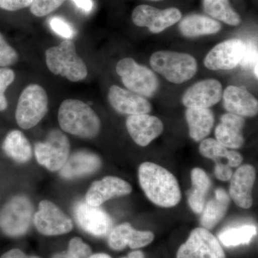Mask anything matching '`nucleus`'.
Returning a JSON list of instances; mask_svg holds the SVG:
<instances>
[{
    "mask_svg": "<svg viewBox=\"0 0 258 258\" xmlns=\"http://www.w3.org/2000/svg\"><path fill=\"white\" fill-rule=\"evenodd\" d=\"M139 179L146 196L157 206L170 208L179 203L181 193L177 179L163 166L144 162L139 168Z\"/></svg>",
    "mask_w": 258,
    "mask_h": 258,
    "instance_id": "nucleus-1",
    "label": "nucleus"
},
{
    "mask_svg": "<svg viewBox=\"0 0 258 258\" xmlns=\"http://www.w3.org/2000/svg\"><path fill=\"white\" fill-rule=\"evenodd\" d=\"M58 122L63 132L81 138H94L101 129V120L96 112L79 100L62 101L58 110Z\"/></svg>",
    "mask_w": 258,
    "mask_h": 258,
    "instance_id": "nucleus-2",
    "label": "nucleus"
},
{
    "mask_svg": "<svg viewBox=\"0 0 258 258\" xmlns=\"http://www.w3.org/2000/svg\"><path fill=\"white\" fill-rule=\"evenodd\" d=\"M45 58L51 73L66 78L71 82H79L87 76L86 64L76 52L72 40L66 39L57 46L47 49Z\"/></svg>",
    "mask_w": 258,
    "mask_h": 258,
    "instance_id": "nucleus-3",
    "label": "nucleus"
},
{
    "mask_svg": "<svg viewBox=\"0 0 258 258\" xmlns=\"http://www.w3.org/2000/svg\"><path fill=\"white\" fill-rule=\"evenodd\" d=\"M153 69L169 82L181 84L189 81L198 71V62L193 56L184 52L158 51L150 58Z\"/></svg>",
    "mask_w": 258,
    "mask_h": 258,
    "instance_id": "nucleus-4",
    "label": "nucleus"
},
{
    "mask_svg": "<svg viewBox=\"0 0 258 258\" xmlns=\"http://www.w3.org/2000/svg\"><path fill=\"white\" fill-rule=\"evenodd\" d=\"M48 111L46 91L37 84H30L19 98L15 118L20 128L30 129L38 124Z\"/></svg>",
    "mask_w": 258,
    "mask_h": 258,
    "instance_id": "nucleus-5",
    "label": "nucleus"
},
{
    "mask_svg": "<svg viewBox=\"0 0 258 258\" xmlns=\"http://www.w3.org/2000/svg\"><path fill=\"white\" fill-rule=\"evenodd\" d=\"M33 206L26 197L16 196L0 210V230L5 235L18 237L25 235L31 225Z\"/></svg>",
    "mask_w": 258,
    "mask_h": 258,
    "instance_id": "nucleus-6",
    "label": "nucleus"
},
{
    "mask_svg": "<svg viewBox=\"0 0 258 258\" xmlns=\"http://www.w3.org/2000/svg\"><path fill=\"white\" fill-rule=\"evenodd\" d=\"M116 72L129 91L151 98L157 93L159 81L150 69L141 66L133 58L125 57L116 64Z\"/></svg>",
    "mask_w": 258,
    "mask_h": 258,
    "instance_id": "nucleus-7",
    "label": "nucleus"
},
{
    "mask_svg": "<svg viewBox=\"0 0 258 258\" xmlns=\"http://www.w3.org/2000/svg\"><path fill=\"white\" fill-rule=\"evenodd\" d=\"M35 154L39 164L48 170H60L69 157V139L61 131L54 129L45 142L35 144Z\"/></svg>",
    "mask_w": 258,
    "mask_h": 258,
    "instance_id": "nucleus-8",
    "label": "nucleus"
},
{
    "mask_svg": "<svg viewBox=\"0 0 258 258\" xmlns=\"http://www.w3.org/2000/svg\"><path fill=\"white\" fill-rule=\"evenodd\" d=\"M176 258H226L221 244L210 230L198 227L180 246Z\"/></svg>",
    "mask_w": 258,
    "mask_h": 258,
    "instance_id": "nucleus-9",
    "label": "nucleus"
},
{
    "mask_svg": "<svg viewBox=\"0 0 258 258\" xmlns=\"http://www.w3.org/2000/svg\"><path fill=\"white\" fill-rule=\"evenodd\" d=\"M182 15L177 8L159 10L147 5L137 6L132 13V21L139 27H146L157 34L178 23Z\"/></svg>",
    "mask_w": 258,
    "mask_h": 258,
    "instance_id": "nucleus-10",
    "label": "nucleus"
},
{
    "mask_svg": "<svg viewBox=\"0 0 258 258\" xmlns=\"http://www.w3.org/2000/svg\"><path fill=\"white\" fill-rule=\"evenodd\" d=\"M37 230L44 235H63L71 232L73 222L55 204L43 200L39 204L38 211L34 216Z\"/></svg>",
    "mask_w": 258,
    "mask_h": 258,
    "instance_id": "nucleus-11",
    "label": "nucleus"
},
{
    "mask_svg": "<svg viewBox=\"0 0 258 258\" xmlns=\"http://www.w3.org/2000/svg\"><path fill=\"white\" fill-rule=\"evenodd\" d=\"M246 43L240 39H230L219 43L205 57V67L212 71L231 70L238 66L243 58Z\"/></svg>",
    "mask_w": 258,
    "mask_h": 258,
    "instance_id": "nucleus-12",
    "label": "nucleus"
},
{
    "mask_svg": "<svg viewBox=\"0 0 258 258\" xmlns=\"http://www.w3.org/2000/svg\"><path fill=\"white\" fill-rule=\"evenodd\" d=\"M76 221L83 230L95 237H105L113 227L111 217L100 207L80 202L75 208Z\"/></svg>",
    "mask_w": 258,
    "mask_h": 258,
    "instance_id": "nucleus-13",
    "label": "nucleus"
},
{
    "mask_svg": "<svg viewBox=\"0 0 258 258\" xmlns=\"http://www.w3.org/2000/svg\"><path fill=\"white\" fill-rule=\"evenodd\" d=\"M222 93V84L217 80H204L188 88L181 101L188 108H209L220 102Z\"/></svg>",
    "mask_w": 258,
    "mask_h": 258,
    "instance_id": "nucleus-14",
    "label": "nucleus"
},
{
    "mask_svg": "<svg viewBox=\"0 0 258 258\" xmlns=\"http://www.w3.org/2000/svg\"><path fill=\"white\" fill-rule=\"evenodd\" d=\"M255 176L253 166L244 164L240 166L231 177L229 196L241 208H250L253 204L252 189Z\"/></svg>",
    "mask_w": 258,
    "mask_h": 258,
    "instance_id": "nucleus-15",
    "label": "nucleus"
},
{
    "mask_svg": "<svg viewBox=\"0 0 258 258\" xmlns=\"http://www.w3.org/2000/svg\"><path fill=\"white\" fill-rule=\"evenodd\" d=\"M132 191V186L124 180L106 176L93 183L86 194V203L91 206L100 207L112 198L125 196Z\"/></svg>",
    "mask_w": 258,
    "mask_h": 258,
    "instance_id": "nucleus-16",
    "label": "nucleus"
},
{
    "mask_svg": "<svg viewBox=\"0 0 258 258\" xmlns=\"http://www.w3.org/2000/svg\"><path fill=\"white\" fill-rule=\"evenodd\" d=\"M129 135L136 144L147 147L164 131V124L159 118L149 114L129 115L126 120Z\"/></svg>",
    "mask_w": 258,
    "mask_h": 258,
    "instance_id": "nucleus-17",
    "label": "nucleus"
},
{
    "mask_svg": "<svg viewBox=\"0 0 258 258\" xmlns=\"http://www.w3.org/2000/svg\"><path fill=\"white\" fill-rule=\"evenodd\" d=\"M108 98L112 107L120 114H148L152 111V105L143 96L115 85L110 88Z\"/></svg>",
    "mask_w": 258,
    "mask_h": 258,
    "instance_id": "nucleus-18",
    "label": "nucleus"
},
{
    "mask_svg": "<svg viewBox=\"0 0 258 258\" xmlns=\"http://www.w3.org/2000/svg\"><path fill=\"white\" fill-rule=\"evenodd\" d=\"M150 231L135 230L129 223H123L112 229L108 236V244L115 250H121L126 246L132 249L145 247L154 240Z\"/></svg>",
    "mask_w": 258,
    "mask_h": 258,
    "instance_id": "nucleus-19",
    "label": "nucleus"
},
{
    "mask_svg": "<svg viewBox=\"0 0 258 258\" xmlns=\"http://www.w3.org/2000/svg\"><path fill=\"white\" fill-rule=\"evenodd\" d=\"M222 98L224 106L229 113L242 117L257 114V100L243 88L228 86L222 93Z\"/></svg>",
    "mask_w": 258,
    "mask_h": 258,
    "instance_id": "nucleus-20",
    "label": "nucleus"
},
{
    "mask_svg": "<svg viewBox=\"0 0 258 258\" xmlns=\"http://www.w3.org/2000/svg\"><path fill=\"white\" fill-rule=\"evenodd\" d=\"M101 166V159L96 154L88 151H79L69 157L61 168L60 174L64 179H77L96 172Z\"/></svg>",
    "mask_w": 258,
    "mask_h": 258,
    "instance_id": "nucleus-21",
    "label": "nucleus"
},
{
    "mask_svg": "<svg viewBox=\"0 0 258 258\" xmlns=\"http://www.w3.org/2000/svg\"><path fill=\"white\" fill-rule=\"evenodd\" d=\"M244 120L240 115L227 113L220 118L215 129V137L219 143L227 149H239L244 144Z\"/></svg>",
    "mask_w": 258,
    "mask_h": 258,
    "instance_id": "nucleus-22",
    "label": "nucleus"
},
{
    "mask_svg": "<svg viewBox=\"0 0 258 258\" xmlns=\"http://www.w3.org/2000/svg\"><path fill=\"white\" fill-rule=\"evenodd\" d=\"M230 204L228 194L222 188H218L215 196L205 204L202 212L200 223L202 227L212 230L225 217Z\"/></svg>",
    "mask_w": 258,
    "mask_h": 258,
    "instance_id": "nucleus-23",
    "label": "nucleus"
},
{
    "mask_svg": "<svg viewBox=\"0 0 258 258\" xmlns=\"http://www.w3.org/2000/svg\"><path fill=\"white\" fill-rule=\"evenodd\" d=\"M191 189L186 192L188 204L195 213L201 214L211 188V180L206 171L200 168H194L191 172Z\"/></svg>",
    "mask_w": 258,
    "mask_h": 258,
    "instance_id": "nucleus-24",
    "label": "nucleus"
},
{
    "mask_svg": "<svg viewBox=\"0 0 258 258\" xmlns=\"http://www.w3.org/2000/svg\"><path fill=\"white\" fill-rule=\"evenodd\" d=\"M186 119L189 128V136L195 142H200L210 134L215 116L209 108H187Z\"/></svg>",
    "mask_w": 258,
    "mask_h": 258,
    "instance_id": "nucleus-25",
    "label": "nucleus"
},
{
    "mask_svg": "<svg viewBox=\"0 0 258 258\" xmlns=\"http://www.w3.org/2000/svg\"><path fill=\"white\" fill-rule=\"evenodd\" d=\"M180 32L185 37H195L212 35L221 30L220 23L201 15H190L180 22Z\"/></svg>",
    "mask_w": 258,
    "mask_h": 258,
    "instance_id": "nucleus-26",
    "label": "nucleus"
},
{
    "mask_svg": "<svg viewBox=\"0 0 258 258\" xmlns=\"http://www.w3.org/2000/svg\"><path fill=\"white\" fill-rule=\"evenodd\" d=\"M199 151L204 157L212 159L215 163H224L222 159H225L227 165L230 167L239 166L243 161L240 153L228 150L227 147L219 143L216 139H204L200 144Z\"/></svg>",
    "mask_w": 258,
    "mask_h": 258,
    "instance_id": "nucleus-27",
    "label": "nucleus"
},
{
    "mask_svg": "<svg viewBox=\"0 0 258 258\" xmlns=\"http://www.w3.org/2000/svg\"><path fill=\"white\" fill-rule=\"evenodd\" d=\"M3 149L6 155L16 162L24 164L32 157V147L28 139L20 131H11L5 137Z\"/></svg>",
    "mask_w": 258,
    "mask_h": 258,
    "instance_id": "nucleus-28",
    "label": "nucleus"
},
{
    "mask_svg": "<svg viewBox=\"0 0 258 258\" xmlns=\"http://www.w3.org/2000/svg\"><path fill=\"white\" fill-rule=\"evenodd\" d=\"M205 13L227 25L237 26L240 23V15L231 6L229 0H203Z\"/></svg>",
    "mask_w": 258,
    "mask_h": 258,
    "instance_id": "nucleus-29",
    "label": "nucleus"
},
{
    "mask_svg": "<svg viewBox=\"0 0 258 258\" xmlns=\"http://www.w3.org/2000/svg\"><path fill=\"white\" fill-rule=\"evenodd\" d=\"M257 227L253 225H244L222 231L219 239L226 247H235L249 244L257 235Z\"/></svg>",
    "mask_w": 258,
    "mask_h": 258,
    "instance_id": "nucleus-30",
    "label": "nucleus"
},
{
    "mask_svg": "<svg viewBox=\"0 0 258 258\" xmlns=\"http://www.w3.org/2000/svg\"><path fill=\"white\" fill-rule=\"evenodd\" d=\"M91 254V247L87 244L79 237H74L70 241L66 252L55 254L52 258H88Z\"/></svg>",
    "mask_w": 258,
    "mask_h": 258,
    "instance_id": "nucleus-31",
    "label": "nucleus"
},
{
    "mask_svg": "<svg viewBox=\"0 0 258 258\" xmlns=\"http://www.w3.org/2000/svg\"><path fill=\"white\" fill-rule=\"evenodd\" d=\"M66 0H33L30 5V12L38 18L47 16L60 8Z\"/></svg>",
    "mask_w": 258,
    "mask_h": 258,
    "instance_id": "nucleus-32",
    "label": "nucleus"
},
{
    "mask_svg": "<svg viewBox=\"0 0 258 258\" xmlns=\"http://www.w3.org/2000/svg\"><path fill=\"white\" fill-rule=\"evenodd\" d=\"M14 71L8 68H0V111H5L8 106L5 91L15 81Z\"/></svg>",
    "mask_w": 258,
    "mask_h": 258,
    "instance_id": "nucleus-33",
    "label": "nucleus"
},
{
    "mask_svg": "<svg viewBox=\"0 0 258 258\" xmlns=\"http://www.w3.org/2000/svg\"><path fill=\"white\" fill-rule=\"evenodd\" d=\"M19 55L16 50L10 46L0 32V67L7 68L16 63Z\"/></svg>",
    "mask_w": 258,
    "mask_h": 258,
    "instance_id": "nucleus-34",
    "label": "nucleus"
},
{
    "mask_svg": "<svg viewBox=\"0 0 258 258\" xmlns=\"http://www.w3.org/2000/svg\"><path fill=\"white\" fill-rule=\"evenodd\" d=\"M49 24L52 30L60 36L67 40H71L74 37V28L64 19L59 17H54L50 19Z\"/></svg>",
    "mask_w": 258,
    "mask_h": 258,
    "instance_id": "nucleus-35",
    "label": "nucleus"
},
{
    "mask_svg": "<svg viewBox=\"0 0 258 258\" xmlns=\"http://www.w3.org/2000/svg\"><path fill=\"white\" fill-rule=\"evenodd\" d=\"M33 0H0V9L15 12L28 8Z\"/></svg>",
    "mask_w": 258,
    "mask_h": 258,
    "instance_id": "nucleus-36",
    "label": "nucleus"
},
{
    "mask_svg": "<svg viewBox=\"0 0 258 258\" xmlns=\"http://www.w3.org/2000/svg\"><path fill=\"white\" fill-rule=\"evenodd\" d=\"M240 64L246 68L251 66H257V49L254 44L246 43V51Z\"/></svg>",
    "mask_w": 258,
    "mask_h": 258,
    "instance_id": "nucleus-37",
    "label": "nucleus"
},
{
    "mask_svg": "<svg viewBox=\"0 0 258 258\" xmlns=\"http://www.w3.org/2000/svg\"><path fill=\"white\" fill-rule=\"evenodd\" d=\"M232 167L224 163H215V175L220 181H229L232 176Z\"/></svg>",
    "mask_w": 258,
    "mask_h": 258,
    "instance_id": "nucleus-38",
    "label": "nucleus"
},
{
    "mask_svg": "<svg viewBox=\"0 0 258 258\" xmlns=\"http://www.w3.org/2000/svg\"><path fill=\"white\" fill-rule=\"evenodd\" d=\"M0 258H40L36 256H28L19 249H13L5 252Z\"/></svg>",
    "mask_w": 258,
    "mask_h": 258,
    "instance_id": "nucleus-39",
    "label": "nucleus"
},
{
    "mask_svg": "<svg viewBox=\"0 0 258 258\" xmlns=\"http://www.w3.org/2000/svg\"><path fill=\"white\" fill-rule=\"evenodd\" d=\"M74 4L83 12L86 13H91L93 8L92 0H72Z\"/></svg>",
    "mask_w": 258,
    "mask_h": 258,
    "instance_id": "nucleus-40",
    "label": "nucleus"
},
{
    "mask_svg": "<svg viewBox=\"0 0 258 258\" xmlns=\"http://www.w3.org/2000/svg\"><path fill=\"white\" fill-rule=\"evenodd\" d=\"M122 258H145V256L142 251H134L128 254L127 257Z\"/></svg>",
    "mask_w": 258,
    "mask_h": 258,
    "instance_id": "nucleus-41",
    "label": "nucleus"
},
{
    "mask_svg": "<svg viewBox=\"0 0 258 258\" xmlns=\"http://www.w3.org/2000/svg\"><path fill=\"white\" fill-rule=\"evenodd\" d=\"M88 258H111L108 254L105 253H97L91 254Z\"/></svg>",
    "mask_w": 258,
    "mask_h": 258,
    "instance_id": "nucleus-42",
    "label": "nucleus"
},
{
    "mask_svg": "<svg viewBox=\"0 0 258 258\" xmlns=\"http://www.w3.org/2000/svg\"><path fill=\"white\" fill-rule=\"evenodd\" d=\"M147 1L159 2V1H162V0H147Z\"/></svg>",
    "mask_w": 258,
    "mask_h": 258,
    "instance_id": "nucleus-43",
    "label": "nucleus"
}]
</instances>
